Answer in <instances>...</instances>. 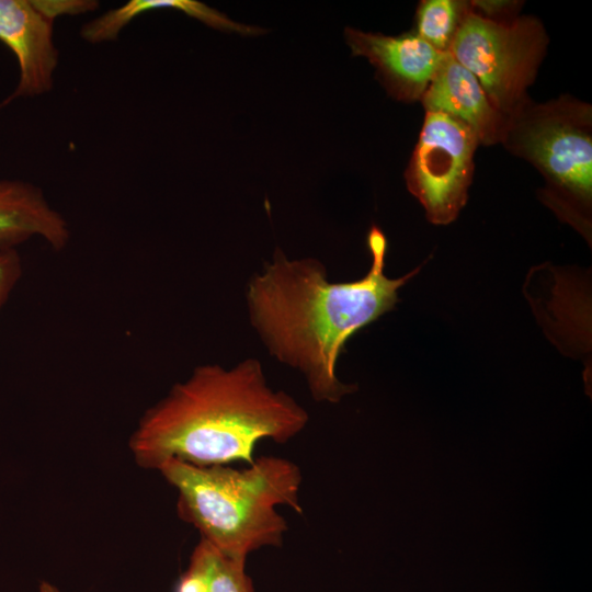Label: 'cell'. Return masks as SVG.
<instances>
[{"label":"cell","mask_w":592,"mask_h":592,"mask_svg":"<svg viewBox=\"0 0 592 592\" xmlns=\"http://www.w3.org/2000/svg\"><path fill=\"white\" fill-rule=\"evenodd\" d=\"M344 37L352 56L367 58L388 93L401 101L421 99L446 54L413 31L388 36L346 27Z\"/></svg>","instance_id":"obj_8"},{"label":"cell","mask_w":592,"mask_h":592,"mask_svg":"<svg viewBox=\"0 0 592 592\" xmlns=\"http://www.w3.org/2000/svg\"><path fill=\"white\" fill-rule=\"evenodd\" d=\"M157 9L181 11L220 31L235 32L242 35H258L264 32V30L258 26L232 21L226 14L196 0H130L86 23L80 31L81 37L91 44L115 41L123 29L134 19L147 11Z\"/></svg>","instance_id":"obj_11"},{"label":"cell","mask_w":592,"mask_h":592,"mask_svg":"<svg viewBox=\"0 0 592 592\" xmlns=\"http://www.w3.org/2000/svg\"><path fill=\"white\" fill-rule=\"evenodd\" d=\"M34 3L52 21L62 15H79L93 11L99 4L91 0H34Z\"/></svg>","instance_id":"obj_15"},{"label":"cell","mask_w":592,"mask_h":592,"mask_svg":"<svg viewBox=\"0 0 592 592\" xmlns=\"http://www.w3.org/2000/svg\"><path fill=\"white\" fill-rule=\"evenodd\" d=\"M309 415L291 395L267 385L262 364L196 366L147 409L129 439L136 464L156 469L174 458L195 466L253 464L261 440L286 443Z\"/></svg>","instance_id":"obj_2"},{"label":"cell","mask_w":592,"mask_h":592,"mask_svg":"<svg viewBox=\"0 0 592 592\" xmlns=\"http://www.w3.org/2000/svg\"><path fill=\"white\" fill-rule=\"evenodd\" d=\"M53 26L54 21L34 0H0V42L14 55L19 68L16 86L0 106L52 90L59 60Z\"/></svg>","instance_id":"obj_7"},{"label":"cell","mask_w":592,"mask_h":592,"mask_svg":"<svg viewBox=\"0 0 592 592\" xmlns=\"http://www.w3.org/2000/svg\"><path fill=\"white\" fill-rule=\"evenodd\" d=\"M468 10L467 1L423 0L417 10L413 32L437 52L448 53Z\"/></svg>","instance_id":"obj_13"},{"label":"cell","mask_w":592,"mask_h":592,"mask_svg":"<svg viewBox=\"0 0 592 592\" xmlns=\"http://www.w3.org/2000/svg\"><path fill=\"white\" fill-rule=\"evenodd\" d=\"M426 112L451 116L469 127L479 144L501 143L506 117L490 102L477 78L446 53L420 99Z\"/></svg>","instance_id":"obj_9"},{"label":"cell","mask_w":592,"mask_h":592,"mask_svg":"<svg viewBox=\"0 0 592 592\" xmlns=\"http://www.w3.org/2000/svg\"><path fill=\"white\" fill-rule=\"evenodd\" d=\"M548 37L534 16L496 21L470 9L448 53L478 80L492 105L509 117L528 100Z\"/></svg>","instance_id":"obj_5"},{"label":"cell","mask_w":592,"mask_h":592,"mask_svg":"<svg viewBox=\"0 0 592 592\" xmlns=\"http://www.w3.org/2000/svg\"><path fill=\"white\" fill-rule=\"evenodd\" d=\"M174 592H255L246 562L223 555L200 539Z\"/></svg>","instance_id":"obj_12"},{"label":"cell","mask_w":592,"mask_h":592,"mask_svg":"<svg viewBox=\"0 0 592 592\" xmlns=\"http://www.w3.org/2000/svg\"><path fill=\"white\" fill-rule=\"evenodd\" d=\"M591 105L563 95L546 103L527 101L506 117L501 143L533 163L554 194L590 206L592 196Z\"/></svg>","instance_id":"obj_4"},{"label":"cell","mask_w":592,"mask_h":592,"mask_svg":"<svg viewBox=\"0 0 592 592\" xmlns=\"http://www.w3.org/2000/svg\"><path fill=\"white\" fill-rule=\"evenodd\" d=\"M521 7L517 1H502V0H479L470 1L469 9L490 20L504 21L516 18L513 12Z\"/></svg>","instance_id":"obj_16"},{"label":"cell","mask_w":592,"mask_h":592,"mask_svg":"<svg viewBox=\"0 0 592 592\" xmlns=\"http://www.w3.org/2000/svg\"><path fill=\"white\" fill-rule=\"evenodd\" d=\"M158 471L177 491L180 519L194 526L201 539L237 561L247 562L261 548L282 546L288 526L278 505L303 513L300 468L283 457H258L243 469L171 458Z\"/></svg>","instance_id":"obj_3"},{"label":"cell","mask_w":592,"mask_h":592,"mask_svg":"<svg viewBox=\"0 0 592 592\" xmlns=\"http://www.w3.org/2000/svg\"><path fill=\"white\" fill-rule=\"evenodd\" d=\"M366 244L372 264L360 280L330 282L319 260H292L276 249L247 287L251 326L273 357L304 376L317 402L337 403L356 391L335 374L345 342L394 309L398 289L421 269L389 278L384 273L388 243L379 227H371Z\"/></svg>","instance_id":"obj_1"},{"label":"cell","mask_w":592,"mask_h":592,"mask_svg":"<svg viewBox=\"0 0 592 592\" xmlns=\"http://www.w3.org/2000/svg\"><path fill=\"white\" fill-rule=\"evenodd\" d=\"M70 238L68 220L39 186L21 179L0 178V252L18 250L34 239L60 251Z\"/></svg>","instance_id":"obj_10"},{"label":"cell","mask_w":592,"mask_h":592,"mask_svg":"<svg viewBox=\"0 0 592 592\" xmlns=\"http://www.w3.org/2000/svg\"><path fill=\"white\" fill-rule=\"evenodd\" d=\"M478 145L465 124L442 113H425L405 179L430 223L447 225L466 205Z\"/></svg>","instance_id":"obj_6"},{"label":"cell","mask_w":592,"mask_h":592,"mask_svg":"<svg viewBox=\"0 0 592 592\" xmlns=\"http://www.w3.org/2000/svg\"><path fill=\"white\" fill-rule=\"evenodd\" d=\"M23 262L18 250L0 252V311L22 278Z\"/></svg>","instance_id":"obj_14"}]
</instances>
